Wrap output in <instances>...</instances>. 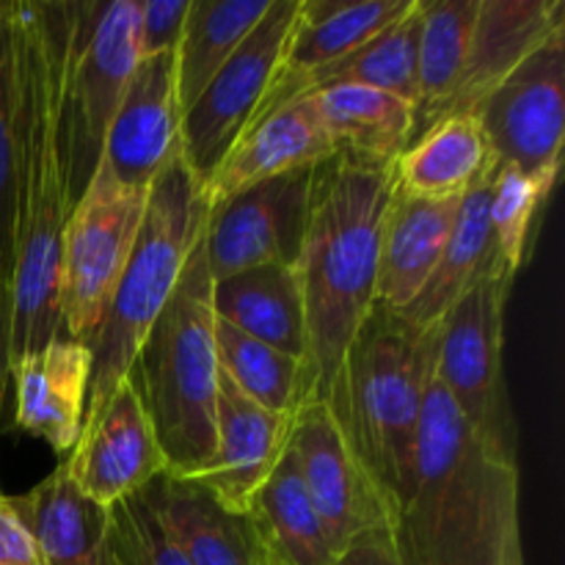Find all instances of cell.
<instances>
[{"instance_id": "obj_1", "label": "cell", "mask_w": 565, "mask_h": 565, "mask_svg": "<svg viewBox=\"0 0 565 565\" xmlns=\"http://www.w3.org/2000/svg\"><path fill=\"white\" fill-rule=\"evenodd\" d=\"M81 3H11V110L17 169V263L11 279V364L58 337V254L72 213L66 108Z\"/></svg>"}, {"instance_id": "obj_2", "label": "cell", "mask_w": 565, "mask_h": 565, "mask_svg": "<svg viewBox=\"0 0 565 565\" xmlns=\"http://www.w3.org/2000/svg\"><path fill=\"white\" fill-rule=\"evenodd\" d=\"M392 522L408 565H524L516 458L480 439L436 381Z\"/></svg>"}, {"instance_id": "obj_3", "label": "cell", "mask_w": 565, "mask_h": 565, "mask_svg": "<svg viewBox=\"0 0 565 565\" xmlns=\"http://www.w3.org/2000/svg\"><path fill=\"white\" fill-rule=\"evenodd\" d=\"M392 199V166L337 152L315 171L298 257L315 401H329L353 340L375 309L379 248Z\"/></svg>"}, {"instance_id": "obj_4", "label": "cell", "mask_w": 565, "mask_h": 565, "mask_svg": "<svg viewBox=\"0 0 565 565\" xmlns=\"http://www.w3.org/2000/svg\"><path fill=\"white\" fill-rule=\"evenodd\" d=\"M436 351L439 326L412 329L401 315L375 307L326 401L392 516L412 483L425 397L436 381Z\"/></svg>"}, {"instance_id": "obj_5", "label": "cell", "mask_w": 565, "mask_h": 565, "mask_svg": "<svg viewBox=\"0 0 565 565\" xmlns=\"http://www.w3.org/2000/svg\"><path fill=\"white\" fill-rule=\"evenodd\" d=\"M130 373L169 463L166 475L177 480L196 478L215 450L221 375L204 235L188 257L180 285L154 320Z\"/></svg>"}, {"instance_id": "obj_6", "label": "cell", "mask_w": 565, "mask_h": 565, "mask_svg": "<svg viewBox=\"0 0 565 565\" xmlns=\"http://www.w3.org/2000/svg\"><path fill=\"white\" fill-rule=\"evenodd\" d=\"M207 226V196L180 149L149 185L136 248L121 274L108 315L92 342L94 370L83 428L99 417L116 386L130 375L154 320L174 296L188 257Z\"/></svg>"}, {"instance_id": "obj_7", "label": "cell", "mask_w": 565, "mask_h": 565, "mask_svg": "<svg viewBox=\"0 0 565 565\" xmlns=\"http://www.w3.org/2000/svg\"><path fill=\"white\" fill-rule=\"evenodd\" d=\"M149 188L125 185L99 160L64 224L58 315L70 340L92 348L136 248Z\"/></svg>"}, {"instance_id": "obj_8", "label": "cell", "mask_w": 565, "mask_h": 565, "mask_svg": "<svg viewBox=\"0 0 565 565\" xmlns=\"http://www.w3.org/2000/svg\"><path fill=\"white\" fill-rule=\"evenodd\" d=\"M513 279L491 265L439 323L436 384L463 423L516 458V425L505 386V307Z\"/></svg>"}, {"instance_id": "obj_9", "label": "cell", "mask_w": 565, "mask_h": 565, "mask_svg": "<svg viewBox=\"0 0 565 565\" xmlns=\"http://www.w3.org/2000/svg\"><path fill=\"white\" fill-rule=\"evenodd\" d=\"M298 14L301 0H274L230 64L182 114L180 154L202 188L268 108L296 36Z\"/></svg>"}, {"instance_id": "obj_10", "label": "cell", "mask_w": 565, "mask_h": 565, "mask_svg": "<svg viewBox=\"0 0 565 565\" xmlns=\"http://www.w3.org/2000/svg\"><path fill=\"white\" fill-rule=\"evenodd\" d=\"M141 0H81L72 39L66 108L72 132V196L83 193L103 158L105 136L141 64Z\"/></svg>"}, {"instance_id": "obj_11", "label": "cell", "mask_w": 565, "mask_h": 565, "mask_svg": "<svg viewBox=\"0 0 565 565\" xmlns=\"http://www.w3.org/2000/svg\"><path fill=\"white\" fill-rule=\"evenodd\" d=\"M315 171L318 166L274 177L207 210L204 254L213 281L259 265H298Z\"/></svg>"}, {"instance_id": "obj_12", "label": "cell", "mask_w": 565, "mask_h": 565, "mask_svg": "<svg viewBox=\"0 0 565 565\" xmlns=\"http://www.w3.org/2000/svg\"><path fill=\"white\" fill-rule=\"evenodd\" d=\"M475 116L497 166L522 171L561 169L565 138V33L524 58Z\"/></svg>"}, {"instance_id": "obj_13", "label": "cell", "mask_w": 565, "mask_h": 565, "mask_svg": "<svg viewBox=\"0 0 565 565\" xmlns=\"http://www.w3.org/2000/svg\"><path fill=\"white\" fill-rule=\"evenodd\" d=\"M290 450L303 489L340 555L370 530L395 519L323 401L303 403Z\"/></svg>"}, {"instance_id": "obj_14", "label": "cell", "mask_w": 565, "mask_h": 565, "mask_svg": "<svg viewBox=\"0 0 565 565\" xmlns=\"http://www.w3.org/2000/svg\"><path fill=\"white\" fill-rule=\"evenodd\" d=\"M64 463L77 491L99 508L119 505L169 472L132 373L116 386L99 417L81 430Z\"/></svg>"}, {"instance_id": "obj_15", "label": "cell", "mask_w": 565, "mask_h": 565, "mask_svg": "<svg viewBox=\"0 0 565 565\" xmlns=\"http://www.w3.org/2000/svg\"><path fill=\"white\" fill-rule=\"evenodd\" d=\"M298 414H274L248 401L224 373L215 395V450L191 478L232 513H252L254 500L290 450Z\"/></svg>"}, {"instance_id": "obj_16", "label": "cell", "mask_w": 565, "mask_h": 565, "mask_svg": "<svg viewBox=\"0 0 565 565\" xmlns=\"http://www.w3.org/2000/svg\"><path fill=\"white\" fill-rule=\"evenodd\" d=\"M180 125L177 55L141 58L110 121L99 160L125 185L149 188L180 149Z\"/></svg>"}, {"instance_id": "obj_17", "label": "cell", "mask_w": 565, "mask_h": 565, "mask_svg": "<svg viewBox=\"0 0 565 565\" xmlns=\"http://www.w3.org/2000/svg\"><path fill=\"white\" fill-rule=\"evenodd\" d=\"M334 154L337 147L312 97L292 99L274 114L263 116L204 182L207 210L274 177L315 169Z\"/></svg>"}, {"instance_id": "obj_18", "label": "cell", "mask_w": 565, "mask_h": 565, "mask_svg": "<svg viewBox=\"0 0 565 565\" xmlns=\"http://www.w3.org/2000/svg\"><path fill=\"white\" fill-rule=\"evenodd\" d=\"M94 353L86 342L50 340L11 364L17 390L14 425L53 452H72L86 417Z\"/></svg>"}, {"instance_id": "obj_19", "label": "cell", "mask_w": 565, "mask_h": 565, "mask_svg": "<svg viewBox=\"0 0 565 565\" xmlns=\"http://www.w3.org/2000/svg\"><path fill=\"white\" fill-rule=\"evenodd\" d=\"M408 6L412 0H301L296 36L263 116L303 97L320 72L373 42L397 17L406 14Z\"/></svg>"}, {"instance_id": "obj_20", "label": "cell", "mask_w": 565, "mask_h": 565, "mask_svg": "<svg viewBox=\"0 0 565 565\" xmlns=\"http://www.w3.org/2000/svg\"><path fill=\"white\" fill-rule=\"evenodd\" d=\"M557 33H565L561 0H480L467 66L447 116L475 114L524 58Z\"/></svg>"}, {"instance_id": "obj_21", "label": "cell", "mask_w": 565, "mask_h": 565, "mask_svg": "<svg viewBox=\"0 0 565 565\" xmlns=\"http://www.w3.org/2000/svg\"><path fill=\"white\" fill-rule=\"evenodd\" d=\"M461 199H419L392 188L381 230L375 307L403 315L417 301L445 254Z\"/></svg>"}, {"instance_id": "obj_22", "label": "cell", "mask_w": 565, "mask_h": 565, "mask_svg": "<svg viewBox=\"0 0 565 565\" xmlns=\"http://www.w3.org/2000/svg\"><path fill=\"white\" fill-rule=\"evenodd\" d=\"M191 565H276L252 513H232L193 480L163 475L143 489Z\"/></svg>"}, {"instance_id": "obj_23", "label": "cell", "mask_w": 565, "mask_h": 565, "mask_svg": "<svg viewBox=\"0 0 565 565\" xmlns=\"http://www.w3.org/2000/svg\"><path fill=\"white\" fill-rule=\"evenodd\" d=\"M9 502L31 533L42 565H121L110 508L86 500L70 480L66 463Z\"/></svg>"}, {"instance_id": "obj_24", "label": "cell", "mask_w": 565, "mask_h": 565, "mask_svg": "<svg viewBox=\"0 0 565 565\" xmlns=\"http://www.w3.org/2000/svg\"><path fill=\"white\" fill-rule=\"evenodd\" d=\"M497 160L475 114H452L412 138L392 163V188L419 199H461L494 174Z\"/></svg>"}, {"instance_id": "obj_25", "label": "cell", "mask_w": 565, "mask_h": 565, "mask_svg": "<svg viewBox=\"0 0 565 565\" xmlns=\"http://www.w3.org/2000/svg\"><path fill=\"white\" fill-rule=\"evenodd\" d=\"M213 312L243 334L309 364L307 312L296 265H259L213 281Z\"/></svg>"}, {"instance_id": "obj_26", "label": "cell", "mask_w": 565, "mask_h": 565, "mask_svg": "<svg viewBox=\"0 0 565 565\" xmlns=\"http://www.w3.org/2000/svg\"><path fill=\"white\" fill-rule=\"evenodd\" d=\"M312 97L337 152L370 166H392L412 143L414 108L367 86H329Z\"/></svg>"}, {"instance_id": "obj_27", "label": "cell", "mask_w": 565, "mask_h": 565, "mask_svg": "<svg viewBox=\"0 0 565 565\" xmlns=\"http://www.w3.org/2000/svg\"><path fill=\"white\" fill-rule=\"evenodd\" d=\"M491 177L472 188L461 199L456 226L447 241L445 254L436 265L434 276L419 292L417 301L401 315L412 329L428 331L436 329L447 318L452 307L478 285L480 276L494 265V246H491L489 202H491Z\"/></svg>"}, {"instance_id": "obj_28", "label": "cell", "mask_w": 565, "mask_h": 565, "mask_svg": "<svg viewBox=\"0 0 565 565\" xmlns=\"http://www.w3.org/2000/svg\"><path fill=\"white\" fill-rule=\"evenodd\" d=\"M274 0H191L177 44V99L185 114L215 75L230 64Z\"/></svg>"}, {"instance_id": "obj_29", "label": "cell", "mask_w": 565, "mask_h": 565, "mask_svg": "<svg viewBox=\"0 0 565 565\" xmlns=\"http://www.w3.org/2000/svg\"><path fill=\"white\" fill-rule=\"evenodd\" d=\"M478 6L480 0H425L412 138L450 114L467 66Z\"/></svg>"}, {"instance_id": "obj_30", "label": "cell", "mask_w": 565, "mask_h": 565, "mask_svg": "<svg viewBox=\"0 0 565 565\" xmlns=\"http://www.w3.org/2000/svg\"><path fill=\"white\" fill-rule=\"evenodd\" d=\"M252 516L263 527L276 561L285 565H340V552L331 544L307 489L292 450L285 452L276 472L257 494Z\"/></svg>"}, {"instance_id": "obj_31", "label": "cell", "mask_w": 565, "mask_h": 565, "mask_svg": "<svg viewBox=\"0 0 565 565\" xmlns=\"http://www.w3.org/2000/svg\"><path fill=\"white\" fill-rule=\"evenodd\" d=\"M218 367L248 401L274 414H298L315 401L312 370L303 359L281 353L215 318Z\"/></svg>"}, {"instance_id": "obj_32", "label": "cell", "mask_w": 565, "mask_h": 565, "mask_svg": "<svg viewBox=\"0 0 565 565\" xmlns=\"http://www.w3.org/2000/svg\"><path fill=\"white\" fill-rule=\"evenodd\" d=\"M423 6L425 0H412L408 11L397 17L386 31H381L373 42L364 44L345 61L331 70L320 72L309 83L307 94L320 92L329 86H367L392 94L414 108L417 103V61H419V31H423ZM303 94V97H307Z\"/></svg>"}, {"instance_id": "obj_33", "label": "cell", "mask_w": 565, "mask_h": 565, "mask_svg": "<svg viewBox=\"0 0 565 565\" xmlns=\"http://www.w3.org/2000/svg\"><path fill=\"white\" fill-rule=\"evenodd\" d=\"M561 169L522 171L516 166H497L491 177V246L494 263L516 279L527 263L530 243H533L535 218L555 188Z\"/></svg>"}, {"instance_id": "obj_34", "label": "cell", "mask_w": 565, "mask_h": 565, "mask_svg": "<svg viewBox=\"0 0 565 565\" xmlns=\"http://www.w3.org/2000/svg\"><path fill=\"white\" fill-rule=\"evenodd\" d=\"M110 530L121 565H191L147 491L110 508Z\"/></svg>"}, {"instance_id": "obj_35", "label": "cell", "mask_w": 565, "mask_h": 565, "mask_svg": "<svg viewBox=\"0 0 565 565\" xmlns=\"http://www.w3.org/2000/svg\"><path fill=\"white\" fill-rule=\"evenodd\" d=\"M17 263V169L11 53L0 58V281L11 290Z\"/></svg>"}, {"instance_id": "obj_36", "label": "cell", "mask_w": 565, "mask_h": 565, "mask_svg": "<svg viewBox=\"0 0 565 565\" xmlns=\"http://www.w3.org/2000/svg\"><path fill=\"white\" fill-rule=\"evenodd\" d=\"M188 6L191 0H141V22H138L141 58L174 53L182 36V25H185Z\"/></svg>"}, {"instance_id": "obj_37", "label": "cell", "mask_w": 565, "mask_h": 565, "mask_svg": "<svg viewBox=\"0 0 565 565\" xmlns=\"http://www.w3.org/2000/svg\"><path fill=\"white\" fill-rule=\"evenodd\" d=\"M340 565H408L395 535V522H384L359 541H353L340 557Z\"/></svg>"}, {"instance_id": "obj_38", "label": "cell", "mask_w": 565, "mask_h": 565, "mask_svg": "<svg viewBox=\"0 0 565 565\" xmlns=\"http://www.w3.org/2000/svg\"><path fill=\"white\" fill-rule=\"evenodd\" d=\"M0 565H42L36 544L11 508L9 497L0 494Z\"/></svg>"}, {"instance_id": "obj_39", "label": "cell", "mask_w": 565, "mask_h": 565, "mask_svg": "<svg viewBox=\"0 0 565 565\" xmlns=\"http://www.w3.org/2000/svg\"><path fill=\"white\" fill-rule=\"evenodd\" d=\"M11 320H14L11 290L0 281V408H3L6 386L11 381Z\"/></svg>"}, {"instance_id": "obj_40", "label": "cell", "mask_w": 565, "mask_h": 565, "mask_svg": "<svg viewBox=\"0 0 565 565\" xmlns=\"http://www.w3.org/2000/svg\"><path fill=\"white\" fill-rule=\"evenodd\" d=\"M11 33V0H0V58L9 53Z\"/></svg>"}, {"instance_id": "obj_41", "label": "cell", "mask_w": 565, "mask_h": 565, "mask_svg": "<svg viewBox=\"0 0 565 565\" xmlns=\"http://www.w3.org/2000/svg\"><path fill=\"white\" fill-rule=\"evenodd\" d=\"M276 565H285V563H279V561H276Z\"/></svg>"}]
</instances>
